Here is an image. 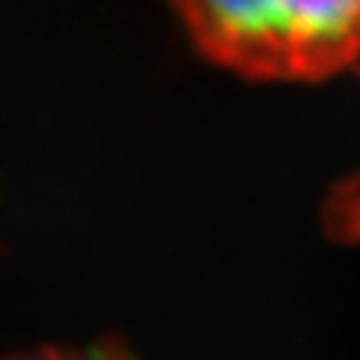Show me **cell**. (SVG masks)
<instances>
[{"mask_svg":"<svg viewBox=\"0 0 360 360\" xmlns=\"http://www.w3.org/2000/svg\"><path fill=\"white\" fill-rule=\"evenodd\" d=\"M210 60L250 78L319 82L360 58V0H174Z\"/></svg>","mask_w":360,"mask_h":360,"instance_id":"1","label":"cell"},{"mask_svg":"<svg viewBox=\"0 0 360 360\" xmlns=\"http://www.w3.org/2000/svg\"><path fill=\"white\" fill-rule=\"evenodd\" d=\"M18 360H127L117 352H87V354H72V352H39L30 357H18Z\"/></svg>","mask_w":360,"mask_h":360,"instance_id":"2","label":"cell"}]
</instances>
